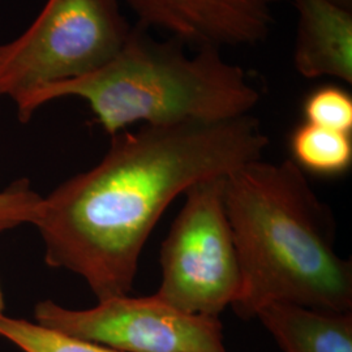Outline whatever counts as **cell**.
I'll return each instance as SVG.
<instances>
[{"instance_id": "cell-7", "label": "cell", "mask_w": 352, "mask_h": 352, "mask_svg": "<svg viewBox=\"0 0 352 352\" xmlns=\"http://www.w3.org/2000/svg\"><path fill=\"white\" fill-rule=\"evenodd\" d=\"M144 29H160L201 47L252 46L272 30L282 0H119Z\"/></svg>"}, {"instance_id": "cell-8", "label": "cell", "mask_w": 352, "mask_h": 352, "mask_svg": "<svg viewBox=\"0 0 352 352\" xmlns=\"http://www.w3.org/2000/svg\"><path fill=\"white\" fill-rule=\"evenodd\" d=\"M298 30L294 65L305 78L352 82V11L327 0H294Z\"/></svg>"}, {"instance_id": "cell-10", "label": "cell", "mask_w": 352, "mask_h": 352, "mask_svg": "<svg viewBox=\"0 0 352 352\" xmlns=\"http://www.w3.org/2000/svg\"><path fill=\"white\" fill-rule=\"evenodd\" d=\"M292 162L302 171L322 176L342 175L352 164L351 133L304 122L289 136Z\"/></svg>"}, {"instance_id": "cell-11", "label": "cell", "mask_w": 352, "mask_h": 352, "mask_svg": "<svg viewBox=\"0 0 352 352\" xmlns=\"http://www.w3.org/2000/svg\"><path fill=\"white\" fill-rule=\"evenodd\" d=\"M0 337L24 352H120L29 322L0 315Z\"/></svg>"}, {"instance_id": "cell-5", "label": "cell", "mask_w": 352, "mask_h": 352, "mask_svg": "<svg viewBox=\"0 0 352 352\" xmlns=\"http://www.w3.org/2000/svg\"><path fill=\"white\" fill-rule=\"evenodd\" d=\"M225 176L205 179L184 193L161 247L162 280L154 295L189 315L219 317L239 296L241 270L225 208Z\"/></svg>"}, {"instance_id": "cell-13", "label": "cell", "mask_w": 352, "mask_h": 352, "mask_svg": "<svg viewBox=\"0 0 352 352\" xmlns=\"http://www.w3.org/2000/svg\"><path fill=\"white\" fill-rule=\"evenodd\" d=\"M42 197L28 180H17L0 190V234L12 228L34 223Z\"/></svg>"}, {"instance_id": "cell-9", "label": "cell", "mask_w": 352, "mask_h": 352, "mask_svg": "<svg viewBox=\"0 0 352 352\" xmlns=\"http://www.w3.org/2000/svg\"><path fill=\"white\" fill-rule=\"evenodd\" d=\"M263 322L285 352H352V314L276 302L258 309Z\"/></svg>"}, {"instance_id": "cell-6", "label": "cell", "mask_w": 352, "mask_h": 352, "mask_svg": "<svg viewBox=\"0 0 352 352\" xmlns=\"http://www.w3.org/2000/svg\"><path fill=\"white\" fill-rule=\"evenodd\" d=\"M38 325L120 352H226L219 317L189 315L158 296H113L76 311L51 300L34 308Z\"/></svg>"}, {"instance_id": "cell-12", "label": "cell", "mask_w": 352, "mask_h": 352, "mask_svg": "<svg viewBox=\"0 0 352 352\" xmlns=\"http://www.w3.org/2000/svg\"><path fill=\"white\" fill-rule=\"evenodd\" d=\"M304 122L329 129L351 133L352 97L340 85L314 89L302 102Z\"/></svg>"}, {"instance_id": "cell-4", "label": "cell", "mask_w": 352, "mask_h": 352, "mask_svg": "<svg viewBox=\"0 0 352 352\" xmlns=\"http://www.w3.org/2000/svg\"><path fill=\"white\" fill-rule=\"evenodd\" d=\"M119 0H47L34 21L0 45V97L88 75L122 50L132 28Z\"/></svg>"}, {"instance_id": "cell-14", "label": "cell", "mask_w": 352, "mask_h": 352, "mask_svg": "<svg viewBox=\"0 0 352 352\" xmlns=\"http://www.w3.org/2000/svg\"><path fill=\"white\" fill-rule=\"evenodd\" d=\"M327 1L340 7V8H343V10L352 11V0H327Z\"/></svg>"}, {"instance_id": "cell-15", "label": "cell", "mask_w": 352, "mask_h": 352, "mask_svg": "<svg viewBox=\"0 0 352 352\" xmlns=\"http://www.w3.org/2000/svg\"><path fill=\"white\" fill-rule=\"evenodd\" d=\"M3 311H4V296H3V291L0 286V315H3Z\"/></svg>"}, {"instance_id": "cell-2", "label": "cell", "mask_w": 352, "mask_h": 352, "mask_svg": "<svg viewBox=\"0 0 352 352\" xmlns=\"http://www.w3.org/2000/svg\"><path fill=\"white\" fill-rule=\"evenodd\" d=\"M223 197L241 270L231 305L240 318L276 302L351 312V261L337 253L336 218L299 166L243 164L225 176Z\"/></svg>"}, {"instance_id": "cell-3", "label": "cell", "mask_w": 352, "mask_h": 352, "mask_svg": "<svg viewBox=\"0 0 352 352\" xmlns=\"http://www.w3.org/2000/svg\"><path fill=\"white\" fill-rule=\"evenodd\" d=\"M184 46L174 38L158 42L138 25L101 68L14 102L19 119L28 122L42 106L68 97L87 102L110 136L136 123L222 122L250 115L260 94L244 69L227 62L219 49L201 47L188 55Z\"/></svg>"}, {"instance_id": "cell-1", "label": "cell", "mask_w": 352, "mask_h": 352, "mask_svg": "<svg viewBox=\"0 0 352 352\" xmlns=\"http://www.w3.org/2000/svg\"><path fill=\"white\" fill-rule=\"evenodd\" d=\"M267 145L251 113L113 135L100 164L42 197L33 225L46 264L80 276L98 302L129 295L167 206L196 183L263 158Z\"/></svg>"}]
</instances>
